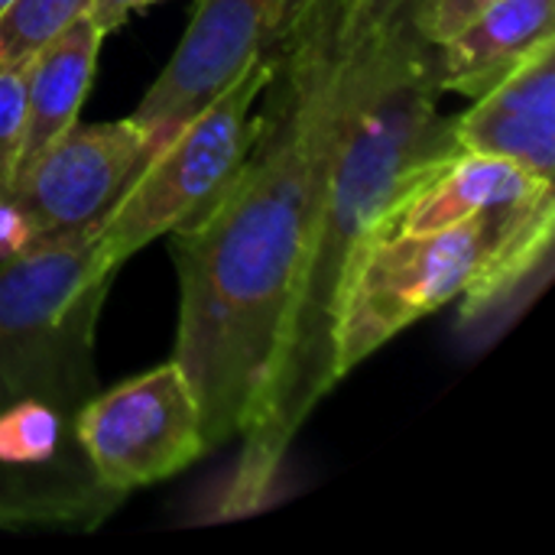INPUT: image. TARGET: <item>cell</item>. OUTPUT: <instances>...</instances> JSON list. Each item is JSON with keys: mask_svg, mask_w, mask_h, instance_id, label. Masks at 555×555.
<instances>
[{"mask_svg": "<svg viewBox=\"0 0 555 555\" xmlns=\"http://www.w3.org/2000/svg\"><path fill=\"white\" fill-rule=\"evenodd\" d=\"M354 46L338 0H306L263 88L254 140L231 182L176 228V361L198 400L208 452L244 436L276 354L325 195Z\"/></svg>", "mask_w": 555, "mask_h": 555, "instance_id": "obj_1", "label": "cell"}, {"mask_svg": "<svg viewBox=\"0 0 555 555\" xmlns=\"http://www.w3.org/2000/svg\"><path fill=\"white\" fill-rule=\"evenodd\" d=\"M439 98L429 42L413 33L410 16L354 42L325 195L221 517L254 514L270 498L296 433L338 387L332 377V325L345 270L390 202L429 163L455 150Z\"/></svg>", "mask_w": 555, "mask_h": 555, "instance_id": "obj_2", "label": "cell"}, {"mask_svg": "<svg viewBox=\"0 0 555 555\" xmlns=\"http://www.w3.org/2000/svg\"><path fill=\"white\" fill-rule=\"evenodd\" d=\"M101 218L0 263V413L49 403L62 416L98 393L94 332L117 273L98 260Z\"/></svg>", "mask_w": 555, "mask_h": 555, "instance_id": "obj_3", "label": "cell"}, {"mask_svg": "<svg viewBox=\"0 0 555 555\" xmlns=\"http://www.w3.org/2000/svg\"><path fill=\"white\" fill-rule=\"evenodd\" d=\"M276 49L244 68L215 101L159 146L101 218L98 260L117 273L137 250L192 221L237 172L257 127V104Z\"/></svg>", "mask_w": 555, "mask_h": 555, "instance_id": "obj_4", "label": "cell"}, {"mask_svg": "<svg viewBox=\"0 0 555 555\" xmlns=\"http://www.w3.org/2000/svg\"><path fill=\"white\" fill-rule=\"evenodd\" d=\"M491 215L436 234H380L377 228L367 234L345 270L335 302V384L400 332L462 296L485 247Z\"/></svg>", "mask_w": 555, "mask_h": 555, "instance_id": "obj_5", "label": "cell"}, {"mask_svg": "<svg viewBox=\"0 0 555 555\" xmlns=\"http://www.w3.org/2000/svg\"><path fill=\"white\" fill-rule=\"evenodd\" d=\"M68 429L91 481L120 498L176 478L208 452L198 400L176 358L88 397Z\"/></svg>", "mask_w": 555, "mask_h": 555, "instance_id": "obj_6", "label": "cell"}, {"mask_svg": "<svg viewBox=\"0 0 555 555\" xmlns=\"http://www.w3.org/2000/svg\"><path fill=\"white\" fill-rule=\"evenodd\" d=\"M302 7L306 0H198L182 42L130 114L146 133V159L244 68L270 55Z\"/></svg>", "mask_w": 555, "mask_h": 555, "instance_id": "obj_7", "label": "cell"}, {"mask_svg": "<svg viewBox=\"0 0 555 555\" xmlns=\"http://www.w3.org/2000/svg\"><path fill=\"white\" fill-rule=\"evenodd\" d=\"M146 163V133L133 117L75 120L13 179L10 198L42 237L98 221Z\"/></svg>", "mask_w": 555, "mask_h": 555, "instance_id": "obj_8", "label": "cell"}, {"mask_svg": "<svg viewBox=\"0 0 555 555\" xmlns=\"http://www.w3.org/2000/svg\"><path fill=\"white\" fill-rule=\"evenodd\" d=\"M452 143L507 159L540 182L555 179V39L533 49L514 72L472 98L449 120Z\"/></svg>", "mask_w": 555, "mask_h": 555, "instance_id": "obj_9", "label": "cell"}, {"mask_svg": "<svg viewBox=\"0 0 555 555\" xmlns=\"http://www.w3.org/2000/svg\"><path fill=\"white\" fill-rule=\"evenodd\" d=\"M555 244V189H540L491 215L485 247L462 289L459 322L472 335L501 328V319L533 299L546 280Z\"/></svg>", "mask_w": 555, "mask_h": 555, "instance_id": "obj_10", "label": "cell"}, {"mask_svg": "<svg viewBox=\"0 0 555 555\" xmlns=\"http://www.w3.org/2000/svg\"><path fill=\"white\" fill-rule=\"evenodd\" d=\"M550 185L553 182H540L507 159L455 146L429 163L390 202L374 228L380 234H436L478 215L507 208Z\"/></svg>", "mask_w": 555, "mask_h": 555, "instance_id": "obj_11", "label": "cell"}, {"mask_svg": "<svg viewBox=\"0 0 555 555\" xmlns=\"http://www.w3.org/2000/svg\"><path fill=\"white\" fill-rule=\"evenodd\" d=\"M555 39V0H501L429 46L439 91L475 98Z\"/></svg>", "mask_w": 555, "mask_h": 555, "instance_id": "obj_12", "label": "cell"}, {"mask_svg": "<svg viewBox=\"0 0 555 555\" xmlns=\"http://www.w3.org/2000/svg\"><path fill=\"white\" fill-rule=\"evenodd\" d=\"M104 33L88 13L65 23L29 55L26 68V137L16 172L59 133H65L91 91Z\"/></svg>", "mask_w": 555, "mask_h": 555, "instance_id": "obj_13", "label": "cell"}, {"mask_svg": "<svg viewBox=\"0 0 555 555\" xmlns=\"http://www.w3.org/2000/svg\"><path fill=\"white\" fill-rule=\"evenodd\" d=\"M124 498L104 491L91 475H62L46 468H3L0 465V530L20 527H98Z\"/></svg>", "mask_w": 555, "mask_h": 555, "instance_id": "obj_14", "label": "cell"}, {"mask_svg": "<svg viewBox=\"0 0 555 555\" xmlns=\"http://www.w3.org/2000/svg\"><path fill=\"white\" fill-rule=\"evenodd\" d=\"M72 426L49 403H13L0 413V465L3 468H46L55 465Z\"/></svg>", "mask_w": 555, "mask_h": 555, "instance_id": "obj_15", "label": "cell"}, {"mask_svg": "<svg viewBox=\"0 0 555 555\" xmlns=\"http://www.w3.org/2000/svg\"><path fill=\"white\" fill-rule=\"evenodd\" d=\"M91 0H13L0 16V62L29 59L65 23L88 10Z\"/></svg>", "mask_w": 555, "mask_h": 555, "instance_id": "obj_16", "label": "cell"}, {"mask_svg": "<svg viewBox=\"0 0 555 555\" xmlns=\"http://www.w3.org/2000/svg\"><path fill=\"white\" fill-rule=\"evenodd\" d=\"M26 68L29 59L0 62V195H10L26 137Z\"/></svg>", "mask_w": 555, "mask_h": 555, "instance_id": "obj_17", "label": "cell"}, {"mask_svg": "<svg viewBox=\"0 0 555 555\" xmlns=\"http://www.w3.org/2000/svg\"><path fill=\"white\" fill-rule=\"evenodd\" d=\"M494 3H501V0H413L406 16H410L413 33L423 42L436 46Z\"/></svg>", "mask_w": 555, "mask_h": 555, "instance_id": "obj_18", "label": "cell"}, {"mask_svg": "<svg viewBox=\"0 0 555 555\" xmlns=\"http://www.w3.org/2000/svg\"><path fill=\"white\" fill-rule=\"evenodd\" d=\"M410 3L413 0H338V26L345 46L380 36L410 13Z\"/></svg>", "mask_w": 555, "mask_h": 555, "instance_id": "obj_19", "label": "cell"}, {"mask_svg": "<svg viewBox=\"0 0 555 555\" xmlns=\"http://www.w3.org/2000/svg\"><path fill=\"white\" fill-rule=\"evenodd\" d=\"M39 241H42V234L36 231L29 215L10 195H0V263L23 257Z\"/></svg>", "mask_w": 555, "mask_h": 555, "instance_id": "obj_20", "label": "cell"}, {"mask_svg": "<svg viewBox=\"0 0 555 555\" xmlns=\"http://www.w3.org/2000/svg\"><path fill=\"white\" fill-rule=\"evenodd\" d=\"M150 3H156V0H91L85 13L98 23V29L104 36H111L114 29H120L127 23L130 13H137Z\"/></svg>", "mask_w": 555, "mask_h": 555, "instance_id": "obj_21", "label": "cell"}, {"mask_svg": "<svg viewBox=\"0 0 555 555\" xmlns=\"http://www.w3.org/2000/svg\"><path fill=\"white\" fill-rule=\"evenodd\" d=\"M10 3H13V0H0V16H3V13L10 10Z\"/></svg>", "mask_w": 555, "mask_h": 555, "instance_id": "obj_22", "label": "cell"}]
</instances>
